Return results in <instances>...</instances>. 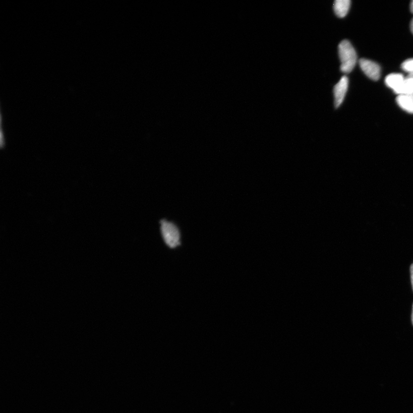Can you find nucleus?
<instances>
[{
	"label": "nucleus",
	"instance_id": "3",
	"mask_svg": "<svg viewBox=\"0 0 413 413\" xmlns=\"http://www.w3.org/2000/svg\"><path fill=\"white\" fill-rule=\"evenodd\" d=\"M360 65L363 72L372 80L377 81L381 76V68L377 63L366 59H361Z\"/></svg>",
	"mask_w": 413,
	"mask_h": 413
},
{
	"label": "nucleus",
	"instance_id": "12",
	"mask_svg": "<svg viewBox=\"0 0 413 413\" xmlns=\"http://www.w3.org/2000/svg\"><path fill=\"white\" fill-rule=\"evenodd\" d=\"M410 11L411 13L413 14V1L410 4Z\"/></svg>",
	"mask_w": 413,
	"mask_h": 413
},
{
	"label": "nucleus",
	"instance_id": "1",
	"mask_svg": "<svg viewBox=\"0 0 413 413\" xmlns=\"http://www.w3.org/2000/svg\"><path fill=\"white\" fill-rule=\"evenodd\" d=\"M339 55L341 72L347 74L351 73L357 64V55L356 50L348 40H343L339 44Z\"/></svg>",
	"mask_w": 413,
	"mask_h": 413
},
{
	"label": "nucleus",
	"instance_id": "5",
	"mask_svg": "<svg viewBox=\"0 0 413 413\" xmlns=\"http://www.w3.org/2000/svg\"><path fill=\"white\" fill-rule=\"evenodd\" d=\"M405 80L403 75L400 74H391L385 79L386 85L394 91V93H400V91Z\"/></svg>",
	"mask_w": 413,
	"mask_h": 413
},
{
	"label": "nucleus",
	"instance_id": "7",
	"mask_svg": "<svg viewBox=\"0 0 413 413\" xmlns=\"http://www.w3.org/2000/svg\"><path fill=\"white\" fill-rule=\"evenodd\" d=\"M396 101L403 110L413 114V96L400 95L396 99Z\"/></svg>",
	"mask_w": 413,
	"mask_h": 413
},
{
	"label": "nucleus",
	"instance_id": "8",
	"mask_svg": "<svg viewBox=\"0 0 413 413\" xmlns=\"http://www.w3.org/2000/svg\"><path fill=\"white\" fill-rule=\"evenodd\" d=\"M400 95L413 96V73L409 74L405 78Z\"/></svg>",
	"mask_w": 413,
	"mask_h": 413
},
{
	"label": "nucleus",
	"instance_id": "11",
	"mask_svg": "<svg viewBox=\"0 0 413 413\" xmlns=\"http://www.w3.org/2000/svg\"><path fill=\"white\" fill-rule=\"evenodd\" d=\"M410 30L413 34V19H412L411 22L410 23Z\"/></svg>",
	"mask_w": 413,
	"mask_h": 413
},
{
	"label": "nucleus",
	"instance_id": "10",
	"mask_svg": "<svg viewBox=\"0 0 413 413\" xmlns=\"http://www.w3.org/2000/svg\"><path fill=\"white\" fill-rule=\"evenodd\" d=\"M411 281L413 289V264L410 266Z\"/></svg>",
	"mask_w": 413,
	"mask_h": 413
},
{
	"label": "nucleus",
	"instance_id": "4",
	"mask_svg": "<svg viewBox=\"0 0 413 413\" xmlns=\"http://www.w3.org/2000/svg\"><path fill=\"white\" fill-rule=\"evenodd\" d=\"M348 79L347 77H342L339 82L337 83L333 89L334 94L335 106L339 107L343 103L346 93L348 90Z\"/></svg>",
	"mask_w": 413,
	"mask_h": 413
},
{
	"label": "nucleus",
	"instance_id": "9",
	"mask_svg": "<svg viewBox=\"0 0 413 413\" xmlns=\"http://www.w3.org/2000/svg\"><path fill=\"white\" fill-rule=\"evenodd\" d=\"M402 69L408 74L413 73V58L404 61L402 64Z\"/></svg>",
	"mask_w": 413,
	"mask_h": 413
},
{
	"label": "nucleus",
	"instance_id": "13",
	"mask_svg": "<svg viewBox=\"0 0 413 413\" xmlns=\"http://www.w3.org/2000/svg\"><path fill=\"white\" fill-rule=\"evenodd\" d=\"M411 320H412V323L413 324V305H412V312Z\"/></svg>",
	"mask_w": 413,
	"mask_h": 413
},
{
	"label": "nucleus",
	"instance_id": "2",
	"mask_svg": "<svg viewBox=\"0 0 413 413\" xmlns=\"http://www.w3.org/2000/svg\"><path fill=\"white\" fill-rule=\"evenodd\" d=\"M160 229L162 239L169 248L174 249L181 245V233L178 227L172 222L166 220L160 222Z\"/></svg>",
	"mask_w": 413,
	"mask_h": 413
},
{
	"label": "nucleus",
	"instance_id": "6",
	"mask_svg": "<svg viewBox=\"0 0 413 413\" xmlns=\"http://www.w3.org/2000/svg\"><path fill=\"white\" fill-rule=\"evenodd\" d=\"M351 6L349 0H336L333 4V10L337 17L344 18L347 15Z\"/></svg>",
	"mask_w": 413,
	"mask_h": 413
}]
</instances>
